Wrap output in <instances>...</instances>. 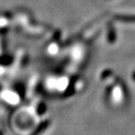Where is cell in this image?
Masks as SVG:
<instances>
[{
  "label": "cell",
  "mask_w": 135,
  "mask_h": 135,
  "mask_svg": "<svg viewBox=\"0 0 135 135\" xmlns=\"http://www.w3.org/2000/svg\"><path fill=\"white\" fill-rule=\"evenodd\" d=\"M114 20L120 21L123 23H135V15H127V14H115L114 16Z\"/></svg>",
  "instance_id": "1"
},
{
  "label": "cell",
  "mask_w": 135,
  "mask_h": 135,
  "mask_svg": "<svg viewBox=\"0 0 135 135\" xmlns=\"http://www.w3.org/2000/svg\"><path fill=\"white\" fill-rule=\"evenodd\" d=\"M116 40V33L114 30V25L112 23H110L108 25V41L110 43H114Z\"/></svg>",
  "instance_id": "2"
}]
</instances>
